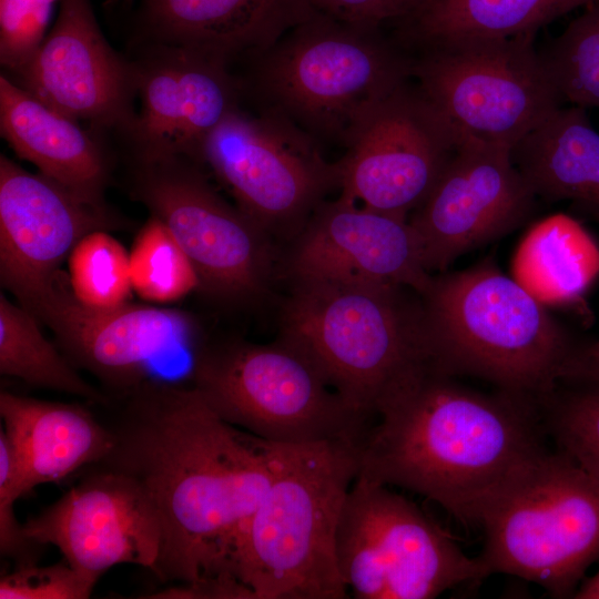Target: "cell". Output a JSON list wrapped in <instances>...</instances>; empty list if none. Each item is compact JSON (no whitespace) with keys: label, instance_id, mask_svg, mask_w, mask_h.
<instances>
[{"label":"cell","instance_id":"cell-1","mask_svg":"<svg viewBox=\"0 0 599 599\" xmlns=\"http://www.w3.org/2000/svg\"><path fill=\"white\" fill-rule=\"evenodd\" d=\"M102 407L113 444L97 465L136 481L161 520L153 575L167 585L233 577V551L271 478L264 440L172 379L151 377Z\"/></svg>","mask_w":599,"mask_h":599},{"label":"cell","instance_id":"cell-2","mask_svg":"<svg viewBox=\"0 0 599 599\" xmlns=\"http://www.w3.org/2000/svg\"><path fill=\"white\" fill-rule=\"evenodd\" d=\"M426 366L382 405L357 444V475L399 486L473 525L547 450L537 400L484 394Z\"/></svg>","mask_w":599,"mask_h":599},{"label":"cell","instance_id":"cell-3","mask_svg":"<svg viewBox=\"0 0 599 599\" xmlns=\"http://www.w3.org/2000/svg\"><path fill=\"white\" fill-rule=\"evenodd\" d=\"M357 444L264 440L270 483L233 551L230 572L255 599H344L336 534L357 475Z\"/></svg>","mask_w":599,"mask_h":599},{"label":"cell","instance_id":"cell-4","mask_svg":"<svg viewBox=\"0 0 599 599\" xmlns=\"http://www.w3.org/2000/svg\"><path fill=\"white\" fill-rule=\"evenodd\" d=\"M420 296L433 368L485 379L541 405L556 390L577 344L493 258L433 276Z\"/></svg>","mask_w":599,"mask_h":599},{"label":"cell","instance_id":"cell-5","mask_svg":"<svg viewBox=\"0 0 599 599\" xmlns=\"http://www.w3.org/2000/svg\"><path fill=\"white\" fill-rule=\"evenodd\" d=\"M367 423L429 364L422 296L389 284L296 282L278 337Z\"/></svg>","mask_w":599,"mask_h":599},{"label":"cell","instance_id":"cell-6","mask_svg":"<svg viewBox=\"0 0 599 599\" xmlns=\"http://www.w3.org/2000/svg\"><path fill=\"white\" fill-rule=\"evenodd\" d=\"M253 62L250 87L260 108L317 141L344 143L369 106L408 82L413 55L379 29L314 11Z\"/></svg>","mask_w":599,"mask_h":599},{"label":"cell","instance_id":"cell-7","mask_svg":"<svg viewBox=\"0 0 599 599\" xmlns=\"http://www.w3.org/2000/svg\"><path fill=\"white\" fill-rule=\"evenodd\" d=\"M478 525L488 576L512 575L572 598L599 559V480L561 451H546L490 500Z\"/></svg>","mask_w":599,"mask_h":599},{"label":"cell","instance_id":"cell-8","mask_svg":"<svg viewBox=\"0 0 599 599\" xmlns=\"http://www.w3.org/2000/svg\"><path fill=\"white\" fill-rule=\"evenodd\" d=\"M191 352L190 384L223 420L263 440L359 443L370 425L280 338L197 343Z\"/></svg>","mask_w":599,"mask_h":599},{"label":"cell","instance_id":"cell-9","mask_svg":"<svg viewBox=\"0 0 599 599\" xmlns=\"http://www.w3.org/2000/svg\"><path fill=\"white\" fill-rule=\"evenodd\" d=\"M534 39L527 34L435 44L413 55L412 78L460 143L512 151L562 102Z\"/></svg>","mask_w":599,"mask_h":599},{"label":"cell","instance_id":"cell-10","mask_svg":"<svg viewBox=\"0 0 599 599\" xmlns=\"http://www.w3.org/2000/svg\"><path fill=\"white\" fill-rule=\"evenodd\" d=\"M336 557L358 599H432L488 577L414 502L363 477L352 484L339 517Z\"/></svg>","mask_w":599,"mask_h":599},{"label":"cell","instance_id":"cell-11","mask_svg":"<svg viewBox=\"0 0 599 599\" xmlns=\"http://www.w3.org/2000/svg\"><path fill=\"white\" fill-rule=\"evenodd\" d=\"M186 158L136 162L132 193L172 232L199 291L226 305H247L268 291L272 236L210 185Z\"/></svg>","mask_w":599,"mask_h":599},{"label":"cell","instance_id":"cell-12","mask_svg":"<svg viewBox=\"0 0 599 599\" xmlns=\"http://www.w3.org/2000/svg\"><path fill=\"white\" fill-rule=\"evenodd\" d=\"M271 236H295L326 193L338 187L337 163L322 155L312 135L285 116L238 106L207 136L200 158Z\"/></svg>","mask_w":599,"mask_h":599},{"label":"cell","instance_id":"cell-13","mask_svg":"<svg viewBox=\"0 0 599 599\" xmlns=\"http://www.w3.org/2000/svg\"><path fill=\"white\" fill-rule=\"evenodd\" d=\"M337 161L341 195L407 217L429 195L460 141L408 82L369 106L351 129Z\"/></svg>","mask_w":599,"mask_h":599},{"label":"cell","instance_id":"cell-14","mask_svg":"<svg viewBox=\"0 0 599 599\" xmlns=\"http://www.w3.org/2000/svg\"><path fill=\"white\" fill-rule=\"evenodd\" d=\"M23 528L95 582L118 565L153 572L162 546L161 520L148 494L132 478L97 464Z\"/></svg>","mask_w":599,"mask_h":599},{"label":"cell","instance_id":"cell-15","mask_svg":"<svg viewBox=\"0 0 599 599\" xmlns=\"http://www.w3.org/2000/svg\"><path fill=\"white\" fill-rule=\"evenodd\" d=\"M537 200L511 150L460 143L409 220L426 268L444 272L465 253L517 230L534 214Z\"/></svg>","mask_w":599,"mask_h":599},{"label":"cell","instance_id":"cell-16","mask_svg":"<svg viewBox=\"0 0 599 599\" xmlns=\"http://www.w3.org/2000/svg\"><path fill=\"white\" fill-rule=\"evenodd\" d=\"M29 312L53 332L73 366L95 377L111 393L109 397L151 378L154 361L164 354L180 346L192 349L199 343L189 314L130 302L90 308L75 300L62 274Z\"/></svg>","mask_w":599,"mask_h":599},{"label":"cell","instance_id":"cell-17","mask_svg":"<svg viewBox=\"0 0 599 599\" xmlns=\"http://www.w3.org/2000/svg\"><path fill=\"white\" fill-rule=\"evenodd\" d=\"M131 64L141 108L124 133L135 161L199 164L210 133L238 106L242 83L226 64L179 47L146 44Z\"/></svg>","mask_w":599,"mask_h":599},{"label":"cell","instance_id":"cell-18","mask_svg":"<svg viewBox=\"0 0 599 599\" xmlns=\"http://www.w3.org/2000/svg\"><path fill=\"white\" fill-rule=\"evenodd\" d=\"M285 268L293 283L389 284L419 295L433 280L407 217L358 206L341 194L323 201L294 236Z\"/></svg>","mask_w":599,"mask_h":599},{"label":"cell","instance_id":"cell-19","mask_svg":"<svg viewBox=\"0 0 599 599\" xmlns=\"http://www.w3.org/2000/svg\"><path fill=\"white\" fill-rule=\"evenodd\" d=\"M59 2L53 27L12 81L78 122L125 132L135 114L131 62L103 37L90 0Z\"/></svg>","mask_w":599,"mask_h":599},{"label":"cell","instance_id":"cell-20","mask_svg":"<svg viewBox=\"0 0 599 599\" xmlns=\"http://www.w3.org/2000/svg\"><path fill=\"white\" fill-rule=\"evenodd\" d=\"M111 224L109 212L0 156V282L26 309L52 288L79 240Z\"/></svg>","mask_w":599,"mask_h":599},{"label":"cell","instance_id":"cell-21","mask_svg":"<svg viewBox=\"0 0 599 599\" xmlns=\"http://www.w3.org/2000/svg\"><path fill=\"white\" fill-rule=\"evenodd\" d=\"M314 12L309 0H143L145 44L195 51L227 67L252 60Z\"/></svg>","mask_w":599,"mask_h":599},{"label":"cell","instance_id":"cell-22","mask_svg":"<svg viewBox=\"0 0 599 599\" xmlns=\"http://www.w3.org/2000/svg\"><path fill=\"white\" fill-rule=\"evenodd\" d=\"M0 417L24 496L39 485L60 483L97 464L113 444L104 422L79 403L1 390Z\"/></svg>","mask_w":599,"mask_h":599},{"label":"cell","instance_id":"cell-23","mask_svg":"<svg viewBox=\"0 0 599 599\" xmlns=\"http://www.w3.org/2000/svg\"><path fill=\"white\" fill-rule=\"evenodd\" d=\"M0 129L12 150L39 173L84 203H104L108 163L100 145L79 122L45 104L9 77H0Z\"/></svg>","mask_w":599,"mask_h":599},{"label":"cell","instance_id":"cell-24","mask_svg":"<svg viewBox=\"0 0 599 599\" xmlns=\"http://www.w3.org/2000/svg\"><path fill=\"white\" fill-rule=\"evenodd\" d=\"M511 155L537 199L569 201L599 223V132L586 109L559 108Z\"/></svg>","mask_w":599,"mask_h":599},{"label":"cell","instance_id":"cell-25","mask_svg":"<svg viewBox=\"0 0 599 599\" xmlns=\"http://www.w3.org/2000/svg\"><path fill=\"white\" fill-rule=\"evenodd\" d=\"M598 0H420L398 21L397 42L416 51L458 39L510 38Z\"/></svg>","mask_w":599,"mask_h":599},{"label":"cell","instance_id":"cell-26","mask_svg":"<svg viewBox=\"0 0 599 599\" xmlns=\"http://www.w3.org/2000/svg\"><path fill=\"white\" fill-rule=\"evenodd\" d=\"M38 319L0 295V373L23 383L72 395L103 406L109 396L88 383L79 369L41 333Z\"/></svg>","mask_w":599,"mask_h":599},{"label":"cell","instance_id":"cell-27","mask_svg":"<svg viewBox=\"0 0 599 599\" xmlns=\"http://www.w3.org/2000/svg\"><path fill=\"white\" fill-rule=\"evenodd\" d=\"M129 264L133 291L150 303H173L199 288L185 252L154 215L139 230L129 251Z\"/></svg>","mask_w":599,"mask_h":599},{"label":"cell","instance_id":"cell-28","mask_svg":"<svg viewBox=\"0 0 599 599\" xmlns=\"http://www.w3.org/2000/svg\"><path fill=\"white\" fill-rule=\"evenodd\" d=\"M540 54L562 102L599 108V0Z\"/></svg>","mask_w":599,"mask_h":599},{"label":"cell","instance_id":"cell-29","mask_svg":"<svg viewBox=\"0 0 599 599\" xmlns=\"http://www.w3.org/2000/svg\"><path fill=\"white\" fill-rule=\"evenodd\" d=\"M67 262L70 291L82 305L106 309L130 302L129 252L104 230L82 236Z\"/></svg>","mask_w":599,"mask_h":599},{"label":"cell","instance_id":"cell-30","mask_svg":"<svg viewBox=\"0 0 599 599\" xmlns=\"http://www.w3.org/2000/svg\"><path fill=\"white\" fill-rule=\"evenodd\" d=\"M542 412L558 450L599 480V388H556Z\"/></svg>","mask_w":599,"mask_h":599},{"label":"cell","instance_id":"cell-31","mask_svg":"<svg viewBox=\"0 0 599 599\" xmlns=\"http://www.w3.org/2000/svg\"><path fill=\"white\" fill-rule=\"evenodd\" d=\"M58 0H0V60L10 73L21 68L43 39Z\"/></svg>","mask_w":599,"mask_h":599},{"label":"cell","instance_id":"cell-32","mask_svg":"<svg viewBox=\"0 0 599 599\" xmlns=\"http://www.w3.org/2000/svg\"><path fill=\"white\" fill-rule=\"evenodd\" d=\"M97 582L64 559L52 565L17 566L0 578V599H87Z\"/></svg>","mask_w":599,"mask_h":599},{"label":"cell","instance_id":"cell-33","mask_svg":"<svg viewBox=\"0 0 599 599\" xmlns=\"http://www.w3.org/2000/svg\"><path fill=\"white\" fill-rule=\"evenodd\" d=\"M20 471L11 446L0 430V552L14 567L38 562L45 546L24 534L16 514V502L23 497Z\"/></svg>","mask_w":599,"mask_h":599},{"label":"cell","instance_id":"cell-34","mask_svg":"<svg viewBox=\"0 0 599 599\" xmlns=\"http://www.w3.org/2000/svg\"><path fill=\"white\" fill-rule=\"evenodd\" d=\"M315 12L361 28L379 29L386 21H400L420 0H309Z\"/></svg>","mask_w":599,"mask_h":599},{"label":"cell","instance_id":"cell-35","mask_svg":"<svg viewBox=\"0 0 599 599\" xmlns=\"http://www.w3.org/2000/svg\"><path fill=\"white\" fill-rule=\"evenodd\" d=\"M143 598L153 599H255L253 592L233 577H212L193 582L171 583Z\"/></svg>","mask_w":599,"mask_h":599},{"label":"cell","instance_id":"cell-36","mask_svg":"<svg viewBox=\"0 0 599 599\" xmlns=\"http://www.w3.org/2000/svg\"><path fill=\"white\" fill-rule=\"evenodd\" d=\"M558 382L573 387L599 388V339L576 345L559 372Z\"/></svg>","mask_w":599,"mask_h":599},{"label":"cell","instance_id":"cell-37","mask_svg":"<svg viewBox=\"0 0 599 599\" xmlns=\"http://www.w3.org/2000/svg\"><path fill=\"white\" fill-rule=\"evenodd\" d=\"M572 598L599 599V570L592 577L581 581Z\"/></svg>","mask_w":599,"mask_h":599}]
</instances>
